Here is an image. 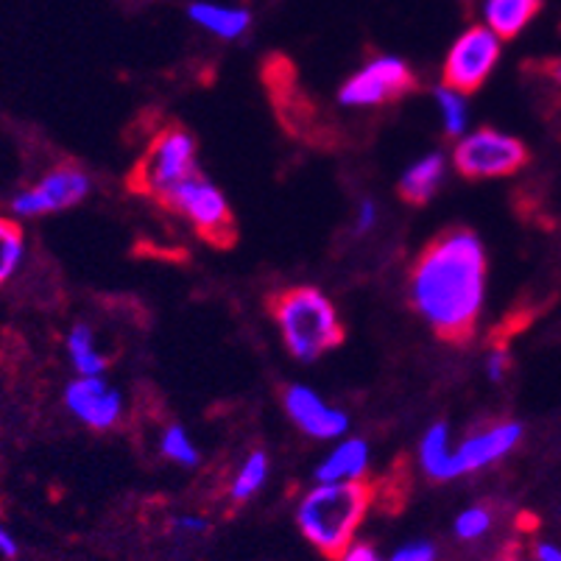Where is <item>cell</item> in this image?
Segmentation results:
<instances>
[{"label": "cell", "instance_id": "cell-18", "mask_svg": "<svg viewBox=\"0 0 561 561\" xmlns=\"http://www.w3.org/2000/svg\"><path fill=\"white\" fill-rule=\"evenodd\" d=\"M68 355L79 377H104L106 358L95 346L93 330L87 328V324H73L68 335Z\"/></svg>", "mask_w": 561, "mask_h": 561}, {"label": "cell", "instance_id": "cell-29", "mask_svg": "<svg viewBox=\"0 0 561 561\" xmlns=\"http://www.w3.org/2000/svg\"><path fill=\"white\" fill-rule=\"evenodd\" d=\"M0 556H7V559L18 556V542H14V537L3 525H0Z\"/></svg>", "mask_w": 561, "mask_h": 561}, {"label": "cell", "instance_id": "cell-12", "mask_svg": "<svg viewBox=\"0 0 561 561\" xmlns=\"http://www.w3.org/2000/svg\"><path fill=\"white\" fill-rule=\"evenodd\" d=\"M519 438H523L519 422H500V425L486 427V431L472 433L461 447L453 450V478L469 476L476 469L489 467L492 461L512 453Z\"/></svg>", "mask_w": 561, "mask_h": 561}, {"label": "cell", "instance_id": "cell-11", "mask_svg": "<svg viewBox=\"0 0 561 561\" xmlns=\"http://www.w3.org/2000/svg\"><path fill=\"white\" fill-rule=\"evenodd\" d=\"M283 402L294 425L313 438H339L350 427V416L321 400L310 386H288Z\"/></svg>", "mask_w": 561, "mask_h": 561}, {"label": "cell", "instance_id": "cell-13", "mask_svg": "<svg viewBox=\"0 0 561 561\" xmlns=\"http://www.w3.org/2000/svg\"><path fill=\"white\" fill-rule=\"evenodd\" d=\"M369 469V445L364 438H346L316 469L319 483H352L360 481Z\"/></svg>", "mask_w": 561, "mask_h": 561}, {"label": "cell", "instance_id": "cell-32", "mask_svg": "<svg viewBox=\"0 0 561 561\" xmlns=\"http://www.w3.org/2000/svg\"><path fill=\"white\" fill-rule=\"evenodd\" d=\"M512 561H514V559H512Z\"/></svg>", "mask_w": 561, "mask_h": 561}, {"label": "cell", "instance_id": "cell-4", "mask_svg": "<svg viewBox=\"0 0 561 561\" xmlns=\"http://www.w3.org/2000/svg\"><path fill=\"white\" fill-rule=\"evenodd\" d=\"M193 173H198L196 140L182 126H165L151 137L149 149L131 168L129 187L160 202L173 185L185 182Z\"/></svg>", "mask_w": 561, "mask_h": 561}, {"label": "cell", "instance_id": "cell-27", "mask_svg": "<svg viewBox=\"0 0 561 561\" xmlns=\"http://www.w3.org/2000/svg\"><path fill=\"white\" fill-rule=\"evenodd\" d=\"M341 561H380V559H377L375 550H371L369 545H350V550L341 556Z\"/></svg>", "mask_w": 561, "mask_h": 561}, {"label": "cell", "instance_id": "cell-21", "mask_svg": "<svg viewBox=\"0 0 561 561\" xmlns=\"http://www.w3.org/2000/svg\"><path fill=\"white\" fill-rule=\"evenodd\" d=\"M436 104L438 112H442V124H445V135L447 137H458L461 140L463 131H467L469 124V110L467 101H463V93L458 90H450L447 84L436 87Z\"/></svg>", "mask_w": 561, "mask_h": 561}, {"label": "cell", "instance_id": "cell-16", "mask_svg": "<svg viewBox=\"0 0 561 561\" xmlns=\"http://www.w3.org/2000/svg\"><path fill=\"white\" fill-rule=\"evenodd\" d=\"M542 9V0H486L483 18L500 39H514Z\"/></svg>", "mask_w": 561, "mask_h": 561}, {"label": "cell", "instance_id": "cell-3", "mask_svg": "<svg viewBox=\"0 0 561 561\" xmlns=\"http://www.w3.org/2000/svg\"><path fill=\"white\" fill-rule=\"evenodd\" d=\"M369 503L371 486L364 481L319 483L299 503V528L321 553L339 559L350 550L355 530L369 512Z\"/></svg>", "mask_w": 561, "mask_h": 561}, {"label": "cell", "instance_id": "cell-5", "mask_svg": "<svg viewBox=\"0 0 561 561\" xmlns=\"http://www.w3.org/2000/svg\"><path fill=\"white\" fill-rule=\"evenodd\" d=\"M160 204L165 210L185 218L196 229L198 238L213 243V247H232L234 238H238V227H234L227 196L202 171L187 176L180 185H173L160 198Z\"/></svg>", "mask_w": 561, "mask_h": 561}, {"label": "cell", "instance_id": "cell-24", "mask_svg": "<svg viewBox=\"0 0 561 561\" xmlns=\"http://www.w3.org/2000/svg\"><path fill=\"white\" fill-rule=\"evenodd\" d=\"M486 375L492 382H500L508 375V350L506 346H497V350L489 352L486 358Z\"/></svg>", "mask_w": 561, "mask_h": 561}, {"label": "cell", "instance_id": "cell-26", "mask_svg": "<svg viewBox=\"0 0 561 561\" xmlns=\"http://www.w3.org/2000/svg\"><path fill=\"white\" fill-rule=\"evenodd\" d=\"M377 224V204L371 202V198H366V202H360L358 207V218H355V232L358 234H366L371 232Z\"/></svg>", "mask_w": 561, "mask_h": 561}, {"label": "cell", "instance_id": "cell-31", "mask_svg": "<svg viewBox=\"0 0 561 561\" xmlns=\"http://www.w3.org/2000/svg\"><path fill=\"white\" fill-rule=\"evenodd\" d=\"M550 73H553V79L559 81V84H561V59H559V62L550 65Z\"/></svg>", "mask_w": 561, "mask_h": 561}, {"label": "cell", "instance_id": "cell-17", "mask_svg": "<svg viewBox=\"0 0 561 561\" xmlns=\"http://www.w3.org/2000/svg\"><path fill=\"white\" fill-rule=\"evenodd\" d=\"M420 463L425 476L433 481H453V445H450V427L445 422H436L425 433L420 445Z\"/></svg>", "mask_w": 561, "mask_h": 561}, {"label": "cell", "instance_id": "cell-10", "mask_svg": "<svg viewBox=\"0 0 561 561\" xmlns=\"http://www.w3.org/2000/svg\"><path fill=\"white\" fill-rule=\"evenodd\" d=\"M65 405L70 408L76 420L84 422L93 431H110L121 420L124 400L115 386L104 377H76L65 389Z\"/></svg>", "mask_w": 561, "mask_h": 561}, {"label": "cell", "instance_id": "cell-23", "mask_svg": "<svg viewBox=\"0 0 561 561\" xmlns=\"http://www.w3.org/2000/svg\"><path fill=\"white\" fill-rule=\"evenodd\" d=\"M489 525H492V514H489L486 508H467V512L456 519V534L461 539H478L486 534Z\"/></svg>", "mask_w": 561, "mask_h": 561}, {"label": "cell", "instance_id": "cell-30", "mask_svg": "<svg viewBox=\"0 0 561 561\" xmlns=\"http://www.w3.org/2000/svg\"><path fill=\"white\" fill-rule=\"evenodd\" d=\"M537 559L539 561H561V550L556 548V545H537Z\"/></svg>", "mask_w": 561, "mask_h": 561}, {"label": "cell", "instance_id": "cell-15", "mask_svg": "<svg viewBox=\"0 0 561 561\" xmlns=\"http://www.w3.org/2000/svg\"><path fill=\"white\" fill-rule=\"evenodd\" d=\"M187 18L202 25L204 32L216 34L221 39L243 37L249 32V25H252L249 9L221 7V3H191L187 7Z\"/></svg>", "mask_w": 561, "mask_h": 561}, {"label": "cell", "instance_id": "cell-7", "mask_svg": "<svg viewBox=\"0 0 561 561\" xmlns=\"http://www.w3.org/2000/svg\"><path fill=\"white\" fill-rule=\"evenodd\" d=\"M500 59V37L486 25H472L453 43L442 68V79L458 93H476L486 84Z\"/></svg>", "mask_w": 561, "mask_h": 561}, {"label": "cell", "instance_id": "cell-6", "mask_svg": "<svg viewBox=\"0 0 561 561\" xmlns=\"http://www.w3.org/2000/svg\"><path fill=\"white\" fill-rule=\"evenodd\" d=\"M453 162L467 180H497V176L517 173L528 162V149L512 135H503L497 129H478L458 140Z\"/></svg>", "mask_w": 561, "mask_h": 561}, {"label": "cell", "instance_id": "cell-19", "mask_svg": "<svg viewBox=\"0 0 561 561\" xmlns=\"http://www.w3.org/2000/svg\"><path fill=\"white\" fill-rule=\"evenodd\" d=\"M25 257V232L14 218L0 216V285L18 274Z\"/></svg>", "mask_w": 561, "mask_h": 561}, {"label": "cell", "instance_id": "cell-14", "mask_svg": "<svg viewBox=\"0 0 561 561\" xmlns=\"http://www.w3.org/2000/svg\"><path fill=\"white\" fill-rule=\"evenodd\" d=\"M442 180H445V157L433 151V154H425L405 168V173L397 182V191H400L402 202L420 207L436 196Z\"/></svg>", "mask_w": 561, "mask_h": 561}, {"label": "cell", "instance_id": "cell-22", "mask_svg": "<svg viewBox=\"0 0 561 561\" xmlns=\"http://www.w3.org/2000/svg\"><path fill=\"white\" fill-rule=\"evenodd\" d=\"M160 450L168 461H176L182 467H196L198 463V450L193 445V438L187 436V431L182 425H168L162 431Z\"/></svg>", "mask_w": 561, "mask_h": 561}, {"label": "cell", "instance_id": "cell-9", "mask_svg": "<svg viewBox=\"0 0 561 561\" xmlns=\"http://www.w3.org/2000/svg\"><path fill=\"white\" fill-rule=\"evenodd\" d=\"M90 193V176L79 165H56L54 171L45 173L43 180L28 191L18 193L12 202L14 216L37 218L48 213H62L81 204Z\"/></svg>", "mask_w": 561, "mask_h": 561}, {"label": "cell", "instance_id": "cell-1", "mask_svg": "<svg viewBox=\"0 0 561 561\" xmlns=\"http://www.w3.org/2000/svg\"><path fill=\"white\" fill-rule=\"evenodd\" d=\"M486 297V252L476 232L453 229L431 243L411 272V302L447 344L472 339Z\"/></svg>", "mask_w": 561, "mask_h": 561}, {"label": "cell", "instance_id": "cell-8", "mask_svg": "<svg viewBox=\"0 0 561 561\" xmlns=\"http://www.w3.org/2000/svg\"><path fill=\"white\" fill-rule=\"evenodd\" d=\"M416 87V76L400 56H377L369 65L352 73L339 90L344 106H380L402 99Z\"/></svg>", "mask_w": 561, "mask_h": 561}, {"label": "cell", "instance_id": "cell-25", "mask_svg": "<svg viewBox=\"0 0 561 561\" xmlns=\"http://www.w3.org/2000/svg\"><path fill=\"white\" fill-rule=\"evenodd\" d=\"M391 561H436V550H433L431 542H411L397 550Z\"/></svg>", "mask_w": 561, "mask_h": 561}, {"label": "cell", "instance_id": "cell-28", "mask_svg": "<svg viewBox=\"0 0 561 561\" xmlns=\"http://www.w3.org/2000/svg\"><path fill=\"white\" fill-rule=\"evenodd\" d=\"M173 525H176L180 530H204L207 528V519L196 517V514H187V517L173 519Z\"/></svg>", "mask_w": 561, "mask_h": 561}, {"label": "cell", "instance_id": "cell-20", "mask_svg": "<svg viewBox=\"0 0 561 561\" xmlns=\"http://www.w3.org/2000/svg\"><path fill=\"white\" fill-rule=\"evenodd\" d=\"M265 478H268V456H265L263 450L249 453L243 467L238 469V476H234L232 486H229V494H232L234 503H243V500H249L252 494L260 492Z\"/></svg>", "mask_w": 561, "mask_h": 561}, {"label": "cell", "instance_id": "cell-2", "mask_svg": "<svg viewBox=\"0 0 561 561\" xmlns=\"http://www.w3.org/2000/svg\"><path fill=\"white\" fill-rule=\"evenodd\" d=\"M268 310L277 321L285 346L297 360L310 364L344 344L346 333L339 310L319 288L294 285L279 290L268 299Z\"/></svg>", "mask_w": 561, "mask_h": 561}]
</instances>
